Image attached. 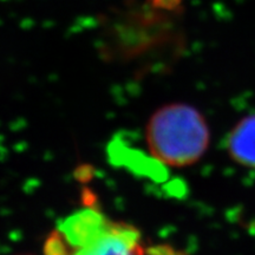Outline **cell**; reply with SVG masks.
Segmentation results:
<instances>
[{
    "label": "cell",
    "instance_id": "6da1fadb",
    "mask_svg": "<svg viewBox=\"0 0 255 255\" xmlns=\"http://www.w3.org/2000/svg\"><path fill=\"white\" fill-rule=\"evenodd\" d=\"M149 151L162 163L183 168L196 163L209 145L205 117L191 105L167 104L156 110L145 128Z\"/></svg>",
    "mask_w": 255,
    "mask_h": 255
},
{
    "label": "cell",
    "instance_id": "3957f363",
    "mask_svg": "<svg viewBox=\"0 0 255 255\" xmlns=\"http://www.w3.org/2000/svg\"><path fill=\"white\" fill-rule=\"evenodd\" d=\"M232 159L247 168H255V115L245 117L233 128L227 138Z\"/></svg>",
    "mask_w": 255,
    "mask_h": 255
},
{
    "label": "cell",
    "instance_id": "7a4b0ae2",
    "mask_svg": "<svg viewBox=\"0 0 255 255\" xmlns=\"http://www.w3.org/2000/svg\"><path fill=\"white\" fill-rule=\"evenodd\" d=\"M60 234L68 255H144L141 233L126 222H113L95 210L66 220Z\"/></svg>",
    "mask_w": 255,
    "mask_h": 255
}]
</instances>
